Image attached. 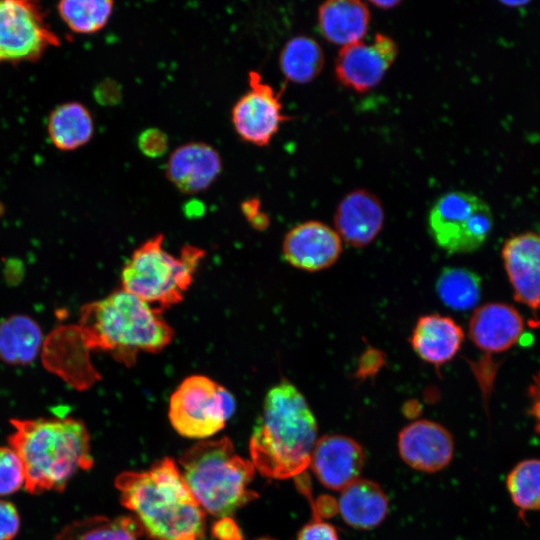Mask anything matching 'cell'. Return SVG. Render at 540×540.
I'll return each mask as SVG.
<instances>
[{
  "label": "cell",
  "instance_id": "obj_30",
  "mask_svg": "<svg viewBox=\"0 0 540 540\" xmlns=\"http://www.w3.org/2000/svg\"><path fill=\"white\" fill-rule=\"evenodd\" d=\"M168 144L166 133L155 127L143 130L137 138L139 150L149 158L163 156L168 150Z\"/></svg>",
  "mask_w": 540,
  "mask_h": 540
},
{
  "label": "cell",
  "instance_id": "obj_33",
  "mask_svg": "<svg viewBox=\"0 0 540 540\" xmlns=\"http://www.w3.org/2000/svg\"><path fill=\"white\" fill-rule=\"evenodd\" d=\"M214 536L219 540H242V534L236 523L230 517L218 520L212 528Z\"/></svg>",
  "mask_w": 540,
  "mask_h": 540
},
{
  "label": "cell",
  "instance_id": "obj_3",
  "mask_svg": "<svg viewBox=\"0 0 540 540\" xmlns=\"http://www.w3.org/2000/svg\"><path fill=\"white\" fill-rule=\"evenodd\" d=\"M8 446L25 469V489L32 495L64 491L78 471L93 466L89 432L74 417L11 419Z\"/></svg>",
  "mask_w": 540,
  "mask_h": 540
},
{
  "label": "cell",
  "instance_id": "obj_15",
  "mask_svg": "<svg viewBox=\"0 0 540 540\" xmlns=\"http://www.w3.org/2000/svg\"><path fill=\"white\" fill-rule=\"evenodd\" d=\"M222 171L219 152L204 142H188L169 156L165 176L183 194H196L208 189Z\"/></svg>",
  "mask_w": 540,
  "mask_h": 540
},
{
  "label": "cell",
  "instance_id": "obj_28",
  "mask_svg": "<svg viewBox=\"0 0 540 540\" xmlns=\"http://www.w3.org/2000/svg\"><path fill=\"white\" fill-rule=\"evenodd\" d=\"M507 489L521 511L540 510V460L518 463L507 477Z\"/></svg>",
  "mask_w": 540,
  "mask_h": 540
},
{
  "label": "cell",
  "instance_id": "obj_34",
  "mask_svg": "<svg viewBox=\"0 0 540 540\" xmlns=\"http://www.w3.org/2000/svg\"><path fill=\"white\" fill-rule=\"evenodd\" d=\"M529 396L531 399L530 413L535 419L536 429L540 434V371L530 385Z\"/></svg>",
  "mask_w": 540,
  "mask_h": 540
},
{
  "label": "cell",
  "instance_id": "obj_2",
  "mask_svg": "<svg viewBox=\"0 0 540 540\" xmlns=\"http://www.w3.org/2000/svg\"><path fill=\"white\" fill-rule=\"evenodd\" d=\"M317 421L301 391L282 379L264 397L261 417L249 441L251 462L263 476L284 480L310 465Z\"/></svg>",
  "mask_w": 540,
  "mask_h": 540
},
{
  "label": "cell",
  "instance_id": "obj_35",
  "mask_svg": "<svg viewBox=\"0 0 540 540\" xmlns=\"http://www.w3.org/2000/svg\"><path fill=\"white\" fill-rule=\"evenodd\" d=\"M261 202L257 197H252L241 204V211L248 221L260 213Z\"/></svg>",
  "mask_w": 540,
  "mask_h": 540
},
{
  "label": "cell",
  "instance_id": "obj_32",
  "mask_svg": "<svg viewBox=\"0 0 540 540\" xmlns=\"http://www.w3.org/2000/svg\"><path fill=\"white\" fill-rule=\"evenodd\" d=\"M20 529V516L15 505L0 499V540L14 539Z\"/></svg>",
  "mask_w": 540,
  "mask_h": 540
},
{
  "label": "cell",
  "instance_id": "obj_36",
  "mask_svg": "<svg viewBox=\"0 0 540 540\" xmlns=\"http://www.w3.org/2000/svg\"><path fill=\"white\" fill-rule=\"evenodd\" d=\"M370 3L380 9H390V8H393L395 6H397L398 4H400L399 1L397 0H392V1H370Z\"/></svg>",
  "mask_w": 540,
  "mask_h": 540
},
{
  "label": "cell",
  "instance_id": "obj_27",
  "mask_svg": "<svg viewBox=\"0 0 540 540\" xmlns=\"http://www.w3.org/2000/svg\"><path fill=\"white\" fill-rule=\"evenodd\" d=\"M114 8L111 0H66L57 5L60 18L78 34H92L108 23Z\"/></svg>",
  "mask_w": 540,
  "mask_h": 540
},
{
  "label": "cell",
  "instance_id": "obj_13",
  "mask_svg": "<svg viewBox=\"0 0 540 540\" xmlns=\"http://www.w3.org/2000/svg\"><path fill=\"white\" fill-rule=\"evenodd\" d=\"M364 463V450L356 440L330 434L317 439L309 467L324 487L341 491L359 478Z\"/></svg>",
  "mask_w": 540,
  "mask_h": 540
},
{
  "label": "cell",
  "instance_id": "obj_26",
  "mask_svg": "<svg viewBox=\"0 0 540 540\" xmlns=\"http://www.w3.org/2000/svg\"><path fill=\"white\" fill-rule=\"evenodd\" d=\"M441 302L456 311L475 307L481 295V278L475 272L460 267H446L435 283Z\"/></svg>",
  "mask_w": 540,
  "mask_h": 540
},
{
  "label": "cell",
  "instance_id": "obj_19",
  "mask_svg": "<svg viewBox=\"0 0 540 540\" xmlns=\"http://www.w3.org/2000/svg\"><path fill=\"white\" fill-rule=\"evenodd\" d=\"M463 341L462 327L450 316L438 313L420 316L409 337L417 356L435 367L451 361Z\"/></svg>",
  "mask_w": 540,
  "mask_h": 540
},
{
  "label": "cell",
  "instance_id": "obj_21",
  "mask_svg": "<svg viewBox=\"0 0 540 540\" xmlns=\"http://www.w3.org/2000/svg\"><path fill=\"white\" fill-rule=\"evenodd\" d=\"M389 509L388 498L381 486L358 478L340 491L338 511L349 526L371 529L378 526Z\"/></svg>",
  "mask_w": 540,
  "mask_h": 540
},
{
  "label": "cell",
  "instance_id": "obj_38",
  "mask_svg": "<svg viewBox=\"0 0 540 540\" xmlns=\"http://www.w3.org/2000/svg\"><path fill=\"white\" fill-rule=\"evenodd\" d=\"M199 540H203V539H199Z\"/></svg>",
  "mask_w": 540,
  "mask_h": 540
},
{
  "label": "cell",
  "instance_id": "obj_20",
  "mask_svg": "<svg viewBox=\"0 0 540 540\" xmlns=\"http://www.w3.org/2000/svg\"><path fill=\"white\" fill-rule=\"evenodd\" d=\"M370 10L358 0H331L318 8V26L323 37L337 45H349L365 37Z\"/></svg>",
  "mask_w": 540,
  "mask_h": 540
},
{
  "label": "cell",
  "instance_id": "obj_1",
  "mask_svg": "<svg viewBox=\"0 0 540 540\" xmlns=\"http://www.w3.org/2000/svg\"><path fill=\"white\" fill-rule=\"evenodd\" d=\"M114 484L121 504L153 540L203 539L204 510L171 458L145 471L122 472Z\"/></svg>",
  "mask_w": 540,
  "mask_h": 540
},
{
  "label": "cell",
  "instance_id": "obj_29",
  "mask_svg": "<svg viewBox=\"0 0 540 540\" xmlns=\"http://www.w3.org/2000/svg\"><path fill=\"white\" fill-rule=\"evenodd\" d=\"M25 487L24 465L14 449L0 446V496H8Z\"/></svg>",
  "mask_w": 540,
  "mask_h": 540
},
{
  "label": "cell",
  "instance_id": "obj_7",
  "mask_svg": "<svg viewBox=\"0 0 540 540\" xmlns=\"http://www.w3.org/2000/svg\"><path fill=\"white\" fill-rule=\"evenodd\" d=\"M236 408L233 395L205 375H190L170 397L168 417L187 438L206 439L222 430Z\"/></svg>",
  "mask_w": 540,
  "mask_h": 540
},
{
  "label": "cell",
  "instance_id": "obj_23",
  "mask_svg": "<svg viewBox=\"0 0 540 540\" xmlns=\"http://www.w3.org/2000/svg\"><path fill=\"white\" fill-rule=\"evenodd\" d=\"M47 131L57 149L73 151L86 145L93 137V117L82 103H62L51 111Z\"/></svg>",
  "mask_w": 540,
  "mask_h": 540
},
{
  "label": "cell",
  "instance_id": "obj_22",
  "mask_svg": "<svg viewBox=\"0 0 540 540\" xmlns=\"http://www.w3.org/2000/svg\"><path fill=\"white\" fill-rule=\"evenodd\" d=\"M43 333L31 317L13 314L0 321V360L10 365H27L40 352Z\"/></svg>",
  "mask_w": 540,
  "mask_h": 540
},
{
  "label": "cell",
  "instance_id": "obj_4",
  "mask_svg": "<svg viewBox=\"0 0 540 540\" xmlns=\"http://www.w3.org/2000/svg\"><path fill=\"white\" fill-rule=\"evenodd\" d=\"M79 320L86 347L110 352L126 366L142 352L162 351L174 338L162 311L123 289L85 305Z\"/></svg>",
  "mask_w": 540,
  "mask_h": 540
},
{
  "label": "cell",
  "instance_id": "obj_31",
  "mask_svg": "<svg viewBox=\"0 0 540 540\" xmlns=\"http://www.w3.org/2000/svg\"><path fill=\"white\" fill-rule=\"evenodd\" d=\"M296 540H340L335 527L314 514L313 520L299 531Z\"/></svg>",
  "mask_w": 540,
  "mask_h": 540
},
{
  "label": "cell",
  "instance_id": "obj_24",
  "mask_svg": "<svg viewBox=\"0 0 540 540\" xmlns=\"http://www.w3.org/2000/svg\"><path fill=\"white\" fill-rule=\"evenodd\" d=\"M142 534V527L132 516L95 515L67 524L55 540H139Z\"/></svg>",
  "mask_w": 540,
  "mask_h": 540
},
{
  "label": "cell",
  "instance_id": "obj_5",
  "mask_svg": "<svg viewBox=\"0 0 540 540\" xmlns=\"http://www.w3.org/2000/svg\"><path fill=\"white\" fill-rule=\"evenodd\" d=\"M182 475L204 511L230 517L258 495L249 489L255 467L239 456L228 437L202 440L179 458Z\"/></svg>",
  "mask_w": 540,
  "mask_h": 540
},
{
  "label": "cell",
  "instance_id": "obj_6",
  "mask_svg": "<svg viewBox=\"0 0 540 540\" xmlns=\"http://www.w3.org/2000/svg\"><path fill=\"white\" fill-rule=\"evenodd\" d=\"M163 241L157 234L142 243L121 273V289L160 311L183 300L205 255L203 249L185 245L175 257L163 248Z\"/></svg>",
  "mask_w": 540,
  "mask_h": 540
},
{
  "label": "cell",
  "instance_id": "obj_18",
  "mask_svg": "<svg viewBox=\"0 0 540 540\" xmlns=\"http://www.w3.org/2000/svg\"><path fill=\"white\" fill-rule=\"evenodd\" d=\"M524 330L519 312L504 303H488L478 307L469 321L472 342L482 351L500 353L518 342Z\"/></svg>",
  "mask_w": 540,
  "mask_h": 540
},
{
  "label": "cell",
  "instance_id": "obj_14",
  "mask_svg": "<svg viewBox=\"0 0 540 540\" xmlns=\"http://www.w3.org/2000/svg\"><path fill=\"white\" fill-rule=\"evenodd\" d=\"M398 451L411 468L434 473L452 460L454 443L451 433L441 424L421 419L406 425L398 435Z\"/></svg>",
  "mask_w": 540,
  "mask_h": 540
},
{
  "label": "cell",
  "instance_id": "obj_11",
  "mask_svg": "<svg viewBox=\"0 0 540 540\" xmlns=\"http://www.w3.org/2000/svg\"><path fill=\"white\" fill-rule=\"evenodd\" d=\"M397 54L396 42L377 33L371 43L359 41L343 46L335 60V75L346 88L367 92L379 84Z\"/></svg>",
  "mask_w": 540,
  "mask_h": 540
},
{
  "label": "cell",
  "instance_id": "obj_16",
  "mask_svg": "<svg viewBox=\"0 0 540 540\" xmlns=\"http://www.w3.org/2000/svg\"><path fill=\"white\" fill-rule=\"evenodd\" d=\"M504 266L516 301L540 309V234L527 232L509 238L502 249Z\"/></svg>",
  "mask_w": 540,
  "mask_h": 540
},
{
  "label": "cell",
  "instance_id": "obj_9",
  "mask_svg": "<svg viewBox=\"0 0 540 540\" xmlns=\"http://www.w3.org/2000/svg\"><path fill=\"white\" fill-rule=\"evenodd\" d=\"M59 44L38 2L0 0V64L37 61Z\"/></svg>",
  "mask_w": 540,
  "mask_h": 540
},
{
  "label": "cell",
  "instance_id": "obj_12",
  "mask_svg": "<svg viewBox=\"0 0 540 540\" xmlns=\"http://www.w3.org/2000/svg\"><path fill=\"white\" fill-rule=\"evenodd\" d=\"M285 260L293 267L317 272L331 267L342 253L338 233L323 222L310 220L290 229L282 243Z\"/></svg>",
  "mask_w": 540,
  "mask_h": 540
},
{
  "label": "cell",
  "instance_id": "obj_37",
  "mask_svg": "<svg viewBox=\"0 0 540 540\" xmlns=\"http://www.w3.org/2000/svg\"><path fill=\"white\" fill-rule=\"evenodd\" d=\"M255 540H277V539H274V538H271V537H260V538H257Z\"/></svg>",
  "mask_w": 540,
  "mask_h": 540
},
{
  "label": "cell",
  "instance_id": "obj_25",
  "mask_svg": "<svg viewBox=\"0 0 540 540\" xmlns=\"http://www.w3.org/2000/svg\"><path fill=\"white\" fill-rule=\"evenodd\" d=\"M279 66L286 80L305 84L314 80L324 66V53L319 43L308 36L289 39L279 56Z\"/></svg>",
  "mask_w": 540,
  "mask_h": 540
},
{
  "label": "cell",
  "instance_id": "obj_8",
  "mask_svg": "<svg viewBox=\"0 0 540 540\" xmlns=\"http://www.w3.org/2000/svg\"><path fill=\"white\" fill-rule=\"evenodd\" d=\"M493 226L489 205L478 196L451 191L440 196L428 214L435 243L449 254L471 253L487 240Z\"/></svg>",
  "mask_w": 540,
  "mask_h": 540
},
{
  "label": "cell",
  "instance_id": "obj_10",
  "mask_svg": "<svg viewBox=\"0 0 540 540\" xmlns=\"http://www.w3.org/2000/svg\"><path fill=\"white\" fill-rule=\"evenodd\" d=\"M249 90L233 105L231 121L237 135L255 146H266L290 120L283 113L281 92L262 80L256 70L248 72Z\"/></svg>",
  "mask_w": 540,
  "mask_h": 540
},
{
  "label": "cell",
  "instance_id": "obj_17",
  "mask_svg": "<svg viewBox=\"0 0 540 540\" xmlns=\"http://www.w3.org/2000/svg\"><path fill=\"white\" fill-rule=\"evenodd\" d=\"M383 206L376 195L356 189L339 202L334 225L341 240L354 248H364L380 234L384 225Z\"/></svg>",
  "mask_w": 540,
  "mask_h": 540
}]
</instances>
